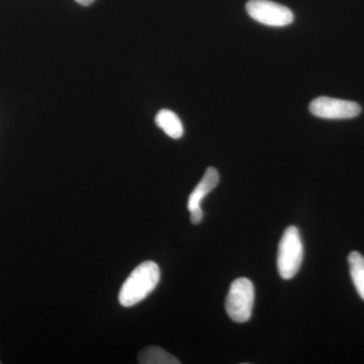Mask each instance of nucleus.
<instances>
[{
    "label": "nucleus",
    "mask_w": 364,
    "mask_h": 364,
    "mask_svg": "<svg viewBox=\"0 0 364 364\" xmlns=\"http://www.w3.org/2000/svg\"><path fill=\"white\" fill-rule=\"evenodd\" d=\"M139 363L142 364H179L181 361L161 347H146L139 354Z\"/></svg>",
    "instance_id": "6e6552de"
},
{
    "label": "nucleus",
    "mask_w": 364,
    "mask_h": 364,
    "mask_svg": "<svg viewBox=\"0 0 364 364\" xmlns=\"http://www.w3.org/2000/svg\"><path fill=\"white\" fill-rule=\"evenodd\" d=\"M155 122H156L157 126L164 131V133L170 138L177 140L183 135L184 129L181 119L176 112L170 111V109H164L158 112L155 117Z\"/></svg>",
    "instance_id": "0eeeda50"
},
{
    "label": "nucleus",
    "mask_w": 364,
    "mask_h": 364,
    "mask_svg": "<svg viewBox=\"0 0 364 364\" xmlns=\"http://www.w3.org/2000/svg\"><path fill=\"white\" fill-rule=\"evenodd\" d=\"M77 4H81V6H90L91 4H92L95 0H75Z\"/></svg>",
    "instance_id": "9d476101"
},
{
    "label": "nucleus",
    "mask_w": 364,
    "mask_h": 364,
    "mask_svg": "<svg viewBox=\"0 0 364 364\" xmlns=\"http://www.w3.org/2000/svg\"><path fill=\"white\" fill-rule=\"evenodd\" d=\"M254 296V286L250 279L240 277L232 282L226 299V311L234 322H247L251 318Z\"/></svg>",
    "instance_id": "7ed1b4c3"
},
{
    "label": "nucleus",
    "mask_w": 364,
    "mask_h": 364,
    "mask_svg": "<svg viewBox=\"0 0 364 364\" xmlns=\"http://www.w3.org/2000/svg\"><path fill=\"white\" fill-rule=\"evenodd\" d=\"M348 262L352 282L359 296L364 301V257L360 253L353 251L349 254Z\"/></svg>",
    "instance_id": "1a4fd4ad"
},
{
    "label": "nucleus",
    "mask_w": 364,
    "mask_h": 364,
    "mask_svg": "<svg viewBox=\"0 0 364 364\" xmlns=\"http://www.w3.org/2000/svg\"><path fill=\"white\" fill-rule=\"evenodd\" d=\"M219 181L220 174L218 170L214 168V167H208L205 170V176H203L202 181H200V183L196 186L191 195L189 196L188 202L189 212L193 213L196 212V210H202L200 203L213 189L215 188V186L219 184Z\"/></svg>",
    "instance_id": "423d86ee"
},
{
    "label": "nucleus",
    "mask_w": 364,
    "mask_h": 364,
    "mask_svg": "<svg viewBox=\"0 0 364 364\" xmlns=\"http://www.w3.org/2000/svg\"><path fill=\"white\" fill-rule=\"evenodd\" d=\"M160 280V268L153 261L138 265L124 282L119 294L122 306L129 308L142 301L155 289Z\"/></svg>",
    "instance_id": "f257e3e1"
},
{
    "label": "nucleus",
    "mask_w": 364,
    "mask_h": 364,
    "mask_svg": "<svg viewBox=\"0 0 364 364\" xmlns=\"http://www.w3.org/2000/svg\"><path fill=\"white\" fill-rule=\"evenodd\" d=\"M304 247L298 228H287L279 245L277 268L282 279H291L303 262Z\"/></svg>",
    "instance_id": "f03ea898"
},
{
    "label": "nucleus",
    "mask_w": 364,
    "mask_h": 364,
    "mask_svg": "<svg viewBox=\"0 0 364 364\" xmlns=\"http://www.w3.org/2000/svg\"><path fill=\"white\" fill-rule=\"evenodd\" d=\"M309 109L314 116L326 119H352L361 112L360 105L356 102L327 97L315 98Z\"/></svg>",
    "instance_id": "39448f33"
},
{
    "label": "nucleus",
    "mask_w": 364,
    "mask_h": 364,
    "mask_svg": "<svg viewBox=\"0 0 364 364\" xmlns=\"http://www.w3.org/2000/svg\"><path fill=\"white\" fill-rule=\"evenodd\" d=\"M246 11L254 21L268 26L282 28L294 23V14L289 7L270 0H249Z\"/></svg>",
    "instance_id": "20e7f679"
}]
</instances>
